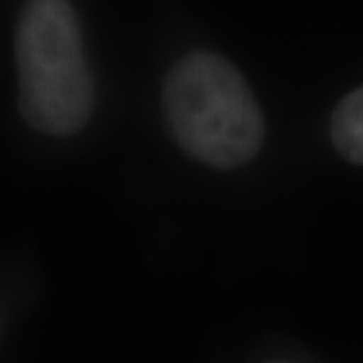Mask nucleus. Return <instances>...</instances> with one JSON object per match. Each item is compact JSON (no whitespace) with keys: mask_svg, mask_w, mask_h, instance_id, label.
<instances>
[{"mask_svg":"<svg viewBox=\"0 0 363 363\" xmlns=\"http://www.w3.org/2000/svg\"><path fill=\"white\" fill-rule=\"evenodd\" d=\"M331 140L347 162L363 166V85L335 107L331 116Z\"/></svg>","mask_w":363,"mask_h":363,"instance_id":"obj_3","label":"nucleus"},{"mask_svg":"<svg viewBox=\"0 0 363 363\" xmlns=\"http://www.w3.org/2000/svg\"><path fill=\"white\" fill-rule=\"evenodd\" d=\"M164 111L182 147L214 168H236L259 154L264 121L247 81L214 52H190L169 69Z\"/></svg>","mask_w":363,"mask_h":363,"instance_id":"obj_1","label":"nucleus"},{"mask_svg":"<svg viewBox=\"0 0 363 363\" xmlns=\"http://www.w3.org/2000/svg\"><path fill=\"white\" fill-rule=\"evenodd\" d=\"M14 52L26 123L51 135L77 133L91 116L93 81L69 0H26Z\"/></svg>","mask_w":363,"mask_h":363,"instance_id":"obj_2","label":"nucleus"}]
</instances>
